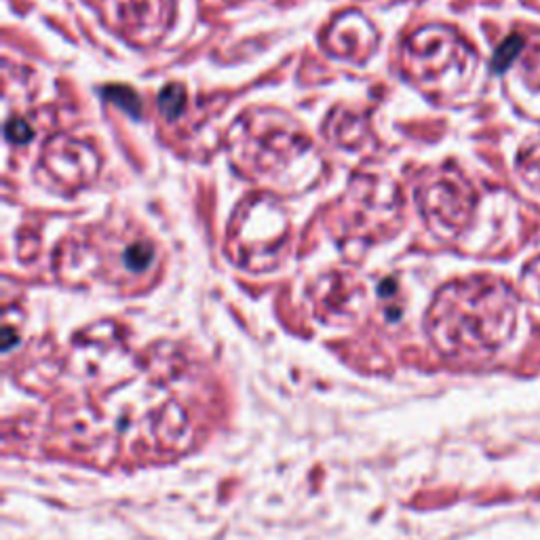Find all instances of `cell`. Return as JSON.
Here are the masks:
<instances>
[{
  "label": "cell",
  "mask_w": 540,
  "mask_h": 540,
  "mask_svg": "<svg viewBox=\"0 0 540 540\" xmlns=\"http://www.w3.org/2000/svg\"><path fill=\"white\" fill-rule=\"evenodd\" d=\"M513 302L502 283L473 279L446 285L431 311L429 334L451 357L488 353L509 334Z\"/></svg>",
  "instance_id": "6da1fadb"
},
{
  "label": "cell",
  "mask_w": 540,
  "mask_h": 540,
  "mask_svg": "<svg viewBox=\"0 0 540 540\" xmlns=\"http://www.w3.org/2000/svg\"><path fill=\"white\" fill-rule=\"evenodd\" d=\"M289 222L283 207L269 196L245 201L234 214L230 247L234 260L249 270H269L285 251Z\"/></svg>",
  "instance_id": "3957f363"
},
{
  "label": "cell",
  "mask_w": 540,
  "mask_h": 540,
  "mask_svg": "<svg viewBox=\"0 0 540 540\" xmlns=\"http://www.w3.org/2000/svg\"><path fill=\"white\" fill-rule=\"evenodd\" d=\"M6 139L13 144H26L32 139V129L21 119H13L6 123Z\"/></svg>",
  "instance_id": "30bf717a"
},
{
  "label": "cell",
  "mask_w": 540,
  "mask_h": 540,
  "mask_svg": "<svg viewBox=\"0 0 540 540\" xmlns=\"http://www.w3.org/2000/svg\"><path fill=\"white\" fill-rule=\"evenodd\" d=\"M171 0H116V19L135 41H156L169 24Z\"/></svg>",
  "instance_id": "52a82bcc"
},
{
  "label": "cell",
  "mask_w": 540,
  "mask_h": 540,
  "mask_svg": "<svg viewBox=\"0 0 540 540\" xmlns=\"http://www.w3.org/2000/svg\"><path fill=\"white\" fill-rule=\"evenodd\" d=\"M521 39L519 36H511V39H506L502 45L498 46V51H496L494 55V68L496 70H506L511 64H513V59L517 57V53L521 51Z\"/></svg>",
  "instance_id": "9c48e42d"
},
{
  "label": "cell",
  "mask_w": 540,
  "mask_h": 540,
  "mask_svg": "<svg viewBox=\"0 0 540 540\" xmlns=\"http://www.w3.org/2000/svg\"><path fill=\"white\" fill-rule=\"evenodd\" d=\"M184 101H186V95H184V89H181L180 85H169V87H165V89L161 91V95H159V108H161V112H163L165 119L180 116Z\"/></svg>",
  "instance_id": "ba28073f"
},
{
  "label": "cell",
  "mask_w": 540,
  "mask_h": 540,
  "mask_svg": "<svg viewBox=\"0 0 540 540\" xmlns=\"http://www.w3.org/2000/svg\"><path fill=\"white\" fill-rule=\"evenodd\" d=\"M475 59L469 46L462 45L446 28H424L407 39L404 61L407 72L424 85L441 87L448 79H460Z\"/></svg>",
  "instance_id": "277c9868"
},
{
  "label": "cell",
  "mask_w": 540,
  "mask_h": 540,
  "mask_svg": "<svg viewBox=\"0 0 540 540\" xmlns=\"http://www.w3.org/2000/svg\"><path fill=\"white\" fill-rule=\"evenodd\" d=\"M418 203L433 230L448 234L466 220L473 196L466 181L450 176H437L424 181V186L418 190Z\"/></svg>",
  "instance_id": "5b68a950"
},
{
  "label": "cell",
  "mask_w": 540,
  "mask_h": 540,
  "mask_svg": "<svg viewBox=\"0 0 540 540\" xmlns=\"http://www.w3.org/2000/svg\"><path fill=\"white\" fill-rule=\"evenodd\" d=\"M43 167L53 184L61 188H79L91 181L99 171V159L79 139L57 135L49 139L43 152Z\"/></svg>",
  "instance_id": "8992f818"
},
{
  "label": "cell",
  "mask_w": 540,
  "mask_h": 540,
  "mask_svg": "<svg viewBox=\"0 0 540 540\" xmlns=\"http://www.w3.org/2000/svg\"><path fill=\"white\" fill-rule=\"evenodd\" d=\"M232 156L247 163L254 176L281 180L289 165H300L313 152V141L279 112H251L234 123L230 139Z\"/></svg>",
  "instance_id": "7a4b0ae2"
},
{
  "label": "cell",
  "mask_w": 540,
  "mask_h": 540,
  "mask_svg": "<svg viewBox=\"0 0 540 540\" xmlns=\"http://www.w3.org/2000/svg\"><path fill=\"white\" fill-rule=\"evenodd\" d=\"M106 95L112 97V99H116V101H121L127 112L139 114V101H137V97L129 89H108Z\"/></svg>",
  "instance_id": "8fae6325"
}]
</instances>
